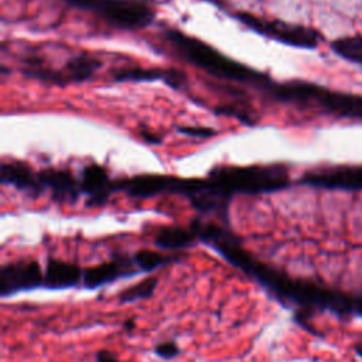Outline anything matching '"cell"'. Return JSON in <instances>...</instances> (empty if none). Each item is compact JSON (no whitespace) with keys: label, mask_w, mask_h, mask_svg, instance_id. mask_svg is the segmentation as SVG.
<instances>
[{"label":"cell","mask_w":362,"mask_h":362,"mask_svg":"<svg viewBox=\"0 0 362 362\" xmlns=\"http://www.w3.org/2000/svg\"><path fill=\"white\" fill-rule=\"evenodd\" d=\"M199 238L216 250L226 262L255 279L270 296L286 305H296V321L313 332L305 321L313 311H329L338 317L355 315L356 297L313 281L293 279L247 253L239 239L229 230L214 223H205Z\"/></svg>","instance_id":"obj_1"},{"label":"cell","mask_w":362,"mask_h":362,"mask_svg":"<svg viewBox=\"0 0 362 362\" xmlns=\"http://www.w3.org/2000/svg\"><path fill=\"white\" fill-rule=\"evenodd\" d=\"M165 38L184 59L212 76L249 83L263 90L273 81L266 74L246 66L223 55L214 47L199 41L198 38L189 37L178 30L168 28L165 31Z\"/></svg>","instance_id":"obj_2"},{"label":"cell","mask_w":362,"mask_h":362,"mask_svg":"<svg viewBox=\"0 0 362 362\" xmlns=\"http://www.w3.org/2000/svg\"><path fill=\"white\" fill-rule=\"evenodd\" d=\"M223 192L233 194H263L287 188L290 175L283 164L267 165H218L208 174Z\"/></svg>","instance_id":"obj_3"},{"label":"cell","mask_w":362,"mask_h":362,"mask_svg":"<svg viewBox=\"0 0 362 362\" xmlns=\"http://www.w3.org/2000/svg\"><path fill=\"white\" fill-rule=\"evenodd\" d=\"M71 6L93 11L110 25L123 30H141L154 20L153 7L144 0H64Z\"/></svg>","instance_id":"obj_4"},{"label":"cell","mask_w":362,"mask_h":362,"mask_svg":"<svg viewBox=\"0 0 362 362\" xmlns=\"http://www.w3.org/2000/svg\"><path fill=\"white\" fill-rule=\"evenodd\" d=\"M235 17L242 24L256 31L257 34L277 40L291 47L311 49V48H315L321 41L320 34L310 27L290 24L280 20H269V18L257 17L252 13H245V11L236 13Z\"/></svg>","instance_id":"obj_5"},{"label":"cell","mask_w":362,"mask_h":362,"mask_svg":"<svg viewBox=\"0 0 362 362\" xmlns=\"http://www.w3.org/2000/svg\"><path fill=\"white\" fill-rule=\"evenodd\" d=\"M301 184L325 189H362V165H335L307 171Z\"/></svg>","instance_id":"obj_6"},{"label":"cell","mask_w":362,"mask_h":362,"mask_svg":"<svg viewBox=\"0 0 362 362\" xmlns=\"http://www.w3.org/2000/svg\"><path fill=\"white\" fill-rule=\"evenodd\" d=\"M44 286V273L35 260H20L1 266L0 269V296L7 297L18 291Z\"/></svg>","instance_id":"obj_7"},{"label":"cell","mask_w":362,"mask_h":362,"mask_svg":"<svg viewBox=\"0 0 362 362\" xmlns=\"http://www.w3.org/2000/svg\"><path fill=\"white\" fill-rule=\"evenodd\" d=\"M175 177L163 174H141L113 181V191H124L133 198H151L163 192H173Z\"/></svg>","instance_id":"obj_8"},{"label":"cell","mask_w":362,"mask_h":362,"mask_svg":"<svg viewBox=\"0 0 362 362\" xmlns=\"http://www.w3.org/2000/svg\"><path fill=\"white\" fill-rule=\"evenodd\" d=\"M81 192L89 197V206H100L113 192V181L109 180L106 170L98 164L86 165L79 177Z\"/></svg>","instance_id":"obj_9"},{"label":"cell","mask_w":362,"mask_h":362,"mask_svg":"<svg viewBox=\"0 0 362 362\" xmlns=\"http://www.w3.org/2000/svg\"><path fill=\"white\" fill-rule=\"evenodd\" d=\"M44 188H49L52 198L58 201H75L81 192L79 180H75L71 171L61 168H45L38 173Z\"/></svg>","instance_id":"obj_10"},{"label":"cell","mask_w":362,"mask_h":362,"mask_svg":"<svg viewBox=\"0 0 362 362\" xmlns=\"http://www.w3.org/2000/svg\"><path fill=\"white\" fill-rule=\"evenodd\" d=\"M0 178L3 184H8L16 187L17 189H21L24 192H28L34 197L40 195L44 189L38 173L35 174L30 165L21 161H8L3 163L0 168Z\"/></svg>","instance_id":"obj_11"},{"label":"cell","mask_w":362,"mask_h":362,"mask_svg":"<svg viewBox=\"0 0 362 362\" xmlns=\"http://www.w3.org/2000/svg\"><path fill=\"white\" fill-rule=\"evenodd\" d=\"M318 106L325 112L349 119H362V96L324 89Z\"/></svg>","instance_id":"obj_12"},{"label":"cell","mask_w":362,"mask_h":362,"mask_svg":"<svg viewBox=\"0 0 362 362\" xmlns=\"http://www.w3.org/2000/svg\"><path fill=\"white\" fill-rule=\"evenodd\" d=\"M134 272L130 267V262L127 260H112V262H106V263H100L98 266H92L88 267L82 272V284L86 288H96L102 284L115 281L120 277H126V276H133Z\"/></svg>","instance_id":"obj_13"},{"label":"cell","mask_w":362,"mask_h":362,"mask_svg":"<svg viewBox=\"0 0 362 362\" xmlns=\"http://www.w3.org/2000/svg\"><path fill=\"white\" fill-rule=\"evenodd\" d=\"M82 269L69 262L49 259L44 272V286L48 288H68L82 281Z\"/></svg>","instance_id":"obj_14"},{"label":"cell","mask_w":362,"mask_h":362,"mask_svg":"<svg viewBox=\"0 0 362 362\" xmlns=\"http://www.w3.org/2000/svg\"><path fill=\"white\" fill-rule=\"evenodd\" d=\"M99 66L100 61L88 54L75 55L66 61L62 69H58L61 76V85L81 83L89 79L99 69Z\"/></svg>","instance_id":"obj_15"},{"label":"cell","mask_w":362,"mask_h":362,"mask_svg":"<svg viewBox=\"0 0 362 362\" xmlns=\"http://www.w3.org/2000/svg\"><path fill=\"white\" fill-rule=\"evenodd\" d=\"M197 239L198 238L191 228L185 229L181 226H165L158 229L154 243L161 249L177 250L191 246Z\"/></svg>","instance_id":"obj_16"},{"label":"cell","mask_w":362,"mask_h":362,"mask_svg":"<svg viewBox=\"0 0 362 362\" xmlns=\"http://www.w3.org/2000/svg\"><path fill=\"white\" fill-rule=\"evenodd\" d=\"M167 69L161 68H141V66H123L112 72L116 82H141V81H163Z\"/></svg>","instance_id":"obj_17"},{"label":"cell","mask_w":362,"mask_h":362,"mask_svg":"<svg viewBox=\"0 0 362 362\" xmlns=\"http://www.w3.org/2000/svg\"><path fill=\"white\" fill-rule=\"evenodd\" d=\"M331 48L344 59L362 65V37H345L335 40L331 44Z\"/></svg>","instance_id":"obj_18"},{"label":"cell","mask_w":362,"mask_h":362,"mask_svg":"<svg viewBox=\"0 0 362 362\" xmlns=\"http://www.w3.org/2000/svg\"><path fill=\"white\" fill-rule=\"evenodd\" d=\"M156 287H157V279L156 277H147V279L124 288L123 291H120L119 301L120 303H133V301H137V300L147 298L154 293Z\"/></svg>","instance_id":"obj_19"},{"label":"cell","mask_w":362,"mask_h":362,"mask_svg":"<svg viewBox=\"0 0 362 362\" xmlns=\"http://www.w3.org/2000/svg\"><path fill=\"white\" fill-rule=\"evenodd\" d=\"M170 260H171L170 256H165V255H163L160 252L148 250V249H141V250L136 252V255L133 256V263L141 272L156 270L160 266L168 263Z\"/></svg>","instance_id":"obj_20"},{"label":"cell","mask_w":362,"mask_h":362,"mask_svg":"<svg viewBox=\"0 0 362 362\" xmlns=\"http://www.w3.org/2000/svg\"><path fill=\"white\" fill-rule=\"evenodd\" d=\"M216 113H221V115H228V116H233L236 119H239L240 122L246 123V124H253L255 119L253 116L245 110V107H240V106H235V105H228V106H221L216 109Z\"/></svg>","instance_id":"obj_21"},{"label":"cell","mask_w":362,"mask_h":362,"mask_svg":"<svg viewBox=\"0 0 362 362\" xmlns=\"http://www.w3.org/2000/svg\"><path fill=\"white\" fill-rule=\"evenodd\" d=\"M187 81H188V79H187V75H185L182 71L175 69V68L167 69L165 76H164V79H163V82H164L167 86L173 88V89H181L184 85H187Z\"/></svg>","instance_id":"obj_22"},{"label":"cell","mask_w":362,"mask_h":362,"mask_svg":"<svg viewBox=\"0 0 362 362\" xmlns=\"http://www.w3.org/2000/svg\"><path fill=\"white\" fill-rule=\"evenodd\" d=\"M178 132L182 134H187L189 137H195V139H208L215 136V130L209 129V127H199V126H180Z\"/></svg>","instance_id":"obj_23"},{"label":"cell","mask_w":362,"mask_h":362,"mask_svg":"<svg viewBox=\"0 0 362 362\" xmlns=\"http://www.w3.org/2000/svg\"><path fill=\"white\" fill-rule=\"evenodd\" d=\"M154 352L161 356L163 359H173L180 354V348L175 342L173 341H165V342H160L156 348Z\"/></svg>","instance_id":"obj_24"},{"label":"cell","mask_w":362,"mask_h":362,"mask_svg":"<svg viewBox=\"0 0 362 362\" xmlns=\"http://www.w3.org/2000/svg\"><path fill=\"white\" fill-rule=\"evenodd\" d=\"M96 362H120L116 356H113L109 351L100 349L96 352Z\"/></svg>","instance_id":"obj_25"},{"label":"cell","mask_w":362,"mask_h":362,"mask_svg":"<svg viewBox=\"0 0 362 362\" xmlns=\"http://www.w3.org/2000/svg\"><path fill=\"white\" fill-rule=\"evenodd\" d=\"M141 136L144 137V140H147L148 143H160V136H157V134H151V133H148V132H141Z\"/></svg>","instance_id":"obj_26"},{"label":"cell","mask_w":362,"mask_h":362,"mask_svg":"<svg viewBox=\"0 0 362 362\" xmlns=\"http://www.w3.org/2000/svg\"><path fill=\"white\" fill-rule=\"evenodd\" d=\"M123 327H124L126 331H132L134 328V321L133 320H127V321L123 322Z\"/></svg>","instance_id":"obj_27"},{"label":"cell","mask_w":362,"mask_h":362,"mask_svg":"<svg viewBox=\"0 0 362 362\" xmlns=\"http://www.w3.org/2000/svg\"><path fill=\"white\" fill-rule=\"evenodd\" d=\"M354 349H355V354L362 358V341H361V342H356L355 346H354Z\"/></svg>","instance_id":"obj_28"}]
</instances>
